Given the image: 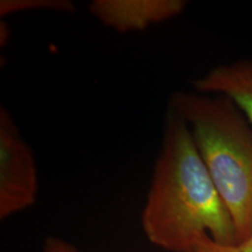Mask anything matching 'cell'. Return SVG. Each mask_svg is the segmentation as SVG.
Wrapping results in <instances>:
<instances>
[{"label": "cell", "mask_w": 252, "mask_h": 252, "mask_svg": "<svg viewBox=\"0 0 252 252\" xmlns=\"http://www.w3.org/2000/svg\"><path fill=\"white\" fill-rule=\"evenodd\" d=\"M195 93L220 94L232 100L252 125V61L242 60L210 69L190 81Z\"/></svg>", "instance_id": "5"}, {"label": "cell", "mask_w": 252, "mask_h": 252, "mask_svg": "<svg viewBox=\"0 0 252 252\" xmlns=\"http://www.w3.org/2000/svg\"><path fill=\"white\" fill-rule=\"evenodd\" d=\"M32 9H52L56 12L74 13L75 4L70 0H1L0 17Z\"/></svg>", "instance_id": "6"}, {"label": "cell", "mask_w": 252, "mask_h": 252, "mask_svg": "<svg viewBox=\"0 0 252 252\" xmlns=\"http://www.w3.org/2000/svg\"><path fill=\"white\" fill-rule=\"evenodd\" d=\"M169 111L188 125L234 220L238 243L245 241L252 236V125L220 94L176 91Z\"/></svg>", "instance_id": "2"}, {"label": "cell", "mask_w": 252, "mask_h": 252, "mask_svg": "<svg viewBox=\"0 0 252 252\" xmlns=\"http://www.w3.org/2000/svg\"><path fill=\"white\" fill-rule=\"evenodd\" d=\"M187 5L185 0H94L89 11L104 26L132 33L179 17Z\"/></svg>", "instance_id": "4"}, {"label": "cell", "mask_w": 252, "mask_h": 252, "mask_svg": "<svg viewBox=\"0 0 252 252\" xmlns=\"http://www.w3.org/2000/svg\"><path fill=\"white\" fill-rule=\"evenodd\" d=\"M141 225L151 243L168 252H194L203 236L222 245L238 244L234 220L191 132L172 111L166 119Z\"/></svg>", "instance_id": "1"}, {"label": "cell", "mask_w": 252, "mask_h": 252, "mask_svg": "<svg viewBox=\"0 0 252 252\" xmlns=\"http://www.w3.org/2000/svg\"><path fill=\"white\" fill-rule=\"evenodd\" d=\"M43 252H81L78 249L69 242L62 238L49 237L43 244Z\"/></svg>", "instance_id": "8"}, {"label": "cell", "mask_w": 252, "mask_h": 252, "mask_svg": "<svg viewBox=\"0 0 252 252\" xmlns=\"http://www.w3.org/2000/svg\"><path fill=\"white\" fill-rule=\"evenodd\" d=\"M194 252H252V236L235 245L219 244L209 236H203L197 242Z\"/></svg>", "instance_id": "7"}, {"label": "cell", "mask_w": 252, "mask_h": 252, "mask_svg": "<svg viewBox=\"0 0 252 252\" xmlns=\"http://www.w3.org/2000/svg\"><path fill=\"white\" fill-rule=\"evenodd\" d=\"M39 181L33 150L5 106L0 108V219L35 203Z\"/></svg>", "instance_id": "3"}]
</instances>
